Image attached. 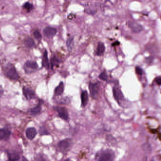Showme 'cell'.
Segmentation results:
<instances>
[{
  "mask_svg": "<svg viewBox=\"0 0 161 161\" xmlns=\"http://www.w3.org/2000/svg\"><path fill=\"white\" fill-rule=\"evenodd\" d=\"M4 73L8 78L12 80H18L19 76L13 65L8 64L4 67Z\"/></svg>",
  "mask_w": 161,
  "mask_h": 161,
  "instance_id": "cell-1",
  "label": "cell"
},
{
  "mask_svg": "<svg viewBox=\"0 0 161 161\" xmlns=\"http://www.w3.org/2000/svg\"><path fill=\"white\" fill-rule=\"evenodd\" d=\"M115 158V155L114 152L111 149L102 151L97 155L98 161H113Z\"/></svg>",
  "mask_w": 161,
  "mask_h": 161,
  "instance_id": "cell-2",
  "label": "cell"
},
{
  "mask_svg": "<svg viewBox=\"0 0 161 161\" xmlns=\"http://www.w3.org/2000/svg\"><path fill=\"white\" fill-rule=\"evenodd\" d=\"M38 66L35 61H28L25 62L24 68L26 73H34L36 70L38 68Z\"/></svg>",
  "mask_w": 161,
  "mask_h": 161,
  "instance_id": "cell-3",
  "label": "cell"
},
{
  "mask_svg": "<svg viewBox=\"0 0 161 161\" xmlns=\"http://www.w3.org/2000/svg\"><path fill=\"white\" fill-rule=\"evenodd\" d=\"M89 89L90 91V96L93 99H97L98 93H99V87L98 86L97 83H89Z\"/></svg>",
  "mask_w": 161,
  "mask_h": 161,
  "instance_id": "cell-4",
  "label": "cell"
},
{
  "mask_svg": "<svg viewBox=\"0 0 161 161\" xmlns=\"http://www.w3.org/2000/svg\"><path fill=\"white\" fill-rule=\"evenodd\" d=\"M128 25L135 33H140L143 30V27L135 22L129 21L128 22Z\"/></svg>",
  "mask_w": 161,
  "mask_h": 161,
  "instance_id": "cell-5",
  "label": "cell"
},
{
  "mask_svg": "<svg viewBox=\"0 0 161 161\" xmlns=\"http://www.w3.org/2000/svg\"><path fill=\"white\" fill-rule=\"evenodd\" d=\"M23 95L27 100L34 99L36 97V94L32 89L28 87H24L23 88Z\"/></svg>",
  "mask_w": 161,
  "mask_h": 161,
  "instance_id": "cell-6",
  "label": "cell"
},
{
  "mask_svg": "<svg viewBox=\"0 0 161 161\" xmlns=\"http://www.w3.org/2000/svg\"><path fill=\"white\" fill-rule=\"evenodd\" d=\"M59 116L62 119L67 121L68 119V113L67 109L63 107L58 106L56 108Z\"/></svg>",
  "mask_w": 161,
  "mask_h": 161,
  "instance_id": "cell-7",
  "label": "cell"
},
{
  "mask_svg": "<svg viewBox=\"0 0 161 161\" xmlns=\"http://www.w3.org/2000/svg\"><path fill=\"white\" fill-rule=\"evenodd\" d=\"M57 29L51 27H46L43 30L44 35L48 38H52L56 35Z\"/></svg>",
  "mask_w": 161,
  "mask_h": 161,
  "instance_id": "cell-8",
  "label": "cell"
},
{
  "mask_svg": "<svg viewBox=\"0 0 161 161\" xmlns=\"http://www.w3.org/2000/svg\"><path fill=\"white\" fill-rule=\"evenodd\" d=\"M72 141L70 139L62 140L58 143V146L60 149L64 151L68 149L71 145Z\"/></svg>",
  "mask_w": 161,
  "mask_h": 161,
  "instance_id": "cell-9",
  "label": "cell"
},
{
  "mask_svg": "<svg viewBox=\"0 0 161 161\" xmlns=\"http://www.w3.org/2000/svg\"><path fill=\"white\" fill-rule=\"evenodd\" d=\"M113 95L115 99L118 102L123 100L124 99V96L121 89L116 86L113 88Z\"/></svg>",
  "mask_w": 161,
  "mask_h": 161,
  "instance_id": "cell-10",
  "label": "cell"
},
{
  "mask_svg": "<svg viewBox=\"0 0 161 161\" xmlns=\"http://www.w3.org/2000/svg\"><path fill=\"white\" fill-rule=\"evenodd\" d=\"M37 133V131L34 128H29L26 130V136L30 140H33L36 137Z\"/></svg>",
  "mask_w": 161,
  "mask_h": 161,
  "instance_id": "cell-11",
  "label": "cell"
},
{
  "mask_svg": "<svg viewBox=\"0 0 161 161\" xmlns=\"http://www.w3.org/2000/svg\"><path fill=\"white\" fill-rule=\"evenodd\" d=\"M10 131L7 129H0V140H6L9 138Z\"/></svg>",
  "mask_w": 161,
  "mask_h": 161,
  "instance_id": "cell-12",
  "label": "cell"
},
{
  "mask_svg": "<svg viewBox=\"0 0 161 161\" xmlns=\"http://www.w3.org/2000/svg\"><path fill=\"white\" fill-rule=\"evenodd\" d=\"M81 105L83 107L86 106L88 101V95L86 90H84L81 94Z\"/></svg>",
  "mask_w": 161,
  "mask_h": 161,
  "instance_id": "cell-13",
  "label": "cell"
},
{
  "mask_svg": "<svg viewBox=\"0 0 161 161\" xmlns=\"http://www.w3.org/2000/svg\"><path fill=\"white\" fill-rule=\"evenodd\" d=\"M42 65L43 67L46 69H48L50 67L49 62L48 58V53L46 50L44 51V53L43 57L42 59Z\"/></svg>",
  "mask_w": 161,
  "mask_h": 161,
  "instance_id": "cell-14",
  "label": "cell"
},
{
  "mask_svg": "<svg viewBox=\"0 0 161 161\" xmlns=\"http://www.w3.org/2000/svg\"><path fill=\"white\" fill-rule=\"evenodd\" d=\"M105 46L104 44L102 42H99L98 44L97 47V56H101L102 55H103L105 51Z\"/></svg>",
  "mask_w": 161,
  "mask_h": 161,
  "instance_id": "cell-15",
  "label": "cell"
},
{
  "mask_svg": "<svg viewBox=\"0 0 161 161\" xmlns=\"http://www.w3.org/2000/svg\"><path fill=\"white\" fill-rule=\"evenodd\" d=\"M64 89V86L63 82H61L59 85L55 89V93L56 95H60L63 93Z\"/></svg>",
  "mask_w": 161,
  "mask_h": 161,
  "instance_id": "cell-16",
  "label": "cell"
},
{
  "mask_svg": "<svg viewBox=\"0 0 161 161\" xmlns=\"http://www.w3.org/2000/svg\"><path fill=\"white\" fill-rule=\"evenodd\" d=\"M24 44L26 47L29 49L33 48L35 46L34 41L31 37H28L24 41Z\"/></svg>",
  "mask_w": 161,
  "mask_h": 161,
  "instance_id": "cell-17",
  "label": "cell"
},
{
  "mask_svg": "<svg viewBox=\"0 0 161 161\" xmlns=\"http://www.w3.org/2000/svg\"><path fill=\"white\" fill-rule=\"evenodd\" d=\"M9 161H17L19 160L20 156L18 153H8Z\"/></svg>",
  "mask_w": 161,
  "mask_h": 161,
  "instance_id": "cell-18",
  "label": "cell"
},
{
  "mask_svg": "<svg viewBox=\"0 0 161 161\" xmlns=\"http://www.w3.org/2000/svg\"><path fill=\"white\" fill-rule=\"evenodd\" d=\"M42 110V107L40 104L37 105V106L35 107L34 108L31 109V113L33 115H37L40 113Z\"/></svg>",
  "mask_w": 161,
  "mask_h": 161,
  "instance_id": "cell-19",
  "label": "cell"
},
{
  "mask_svg": "<svg viewBox=\"0 0 161 161\" xmlns=\"http://www.w3.org/2000/svg\"><path fill=\"white\" fill-rule=\"evenodd\" d=\"M66 44H67V47L69 51L73 49L74 46V38L73 37L68 38L66 42Z\"/></svg>",
  "mask_w": 161,
  "mask_h": 161,
  "instance_id": "cell-20",
  "label": "cell"
},
{
  "mask_svg": "<svg viewBox=\"0 0 161 161\" xmlns=\"http://www.w3.org/2000/svg\"><path fill=\"white\" fill-rule=\"evenodd\" d=\"M60 61L59 59L57 58V57H53L51 59V64L52 68H53L55 66H56L57 65L60 64Z\"/></svg>",
  "mask_w": 161,
  "mask_h": 161,
  "instance_id": "cell-21",
  "label": "cell"
},
{
  "mask_svg": "<svg viewBox=\"0 0 161 161\" xmlns=\"http://www.w3.org/2000/svg\"><path fill=\"white\" fill-rule=\"evenodd\" d=\"M23 8L26 10H27L28 11H30L33 8V6L31 3L29 2L26 3L23 6Z\"/></svg>",
  "mask_w": 161,
  "mask_h": 161,
  "instance_id": "cell-22",
  "label": "cell"
},
{
  "mask_svg": "<svg viewBox=\"0 0 161 161\" xmlns=\"http://www.w3.org/2000/svg\"><path fill=\"white\" fill-rule=\"evenodd\" d=\"M99 79L103 81H106L108 79V75L105 72L101 73L99 76Z\"/></svg>",
  "mask_w": 161,
  "mask_h": 161,
  "instance_id": "cell-23",
  "label": "cell"
},
{
  "mask_svg": "<svg viewBox=\"0 0 161 161\" xmlns=\"http://www.w3.org/2000/svg\"><path fill=\"white\" fill-rule=\"evenodd\" d=\"M33 34H34V36L35 37L37 40H40L42 38V35L41 34L39 31L37 30L34 31V32L33 33Z\"/></svg>",
  "mask_w": 161,
  "mask_h": 161,
  "instance_id": "cell-24",
  "label": "cell"
},
{
  "mask_svg": "<svg viewBox=\"0 0 161 161\" xmlns=\"http://www.w3.org/2000/svg\"><path fill=\"white\" fill-rule=\"evenodd\" d=\"M135 70H136V72L138 75H140V76H142L143 75V70L142 68L140 67V66H137Z\"/></svg>",
  "mask_w": 161,
  "mask_h": 161,
  "instance_id": "cell-25",
  "label": "cell"
},
{
  "mask_svg": "<svg viewBox=\"0 0 161 161\" xmlns=\"http://www.w3.org/2000/svg\"><path fill=\"white\" fill-rule=\"evenodd\" d=\"M39 132L41 135H47V134H48V132H47V130L43 127H41L39 129Z\"/></svg>",
  "mask_w": 161,
  "mask_h": 161,
  "instance_id": "cell-26",
  "label": "cell"
},
{
  "mask_svg": "<svg viewBox=\"0 0 161 161\" xmlns=\"http://www.w3.org/2000/svg\"><path fill=\"white\" fill-rule=\"evenodd\" d=\"M155 82L157 83V85L160 86L161 84V76L157 77L155 79Z\"/></svg>",
  "mask_w": 161,
  "mask_h": 161,
  "instance_id": "cell-27",
  "label": "cell"
},
{
  "mask_svg": "<svg viewBox=\"0 0 161 161\" xmlns=\"http://www.w3.org/2000/svg\"><path fill=\"white\" fill-rule=\"evenodd\" d=\"M3 90L1 86H0V97H1V95H3Z\"/></svg>",
  "mask_w": 161,
  "mask_h": 161,
  "instance_id": "cell-28",
  "label": "cell"
},
{
  "mask_svg": "<svg viewBox=\"0 0 161 161\" xmlns=\"http://www.w3.org/2000/svg\"><path fill=\"white\" fill-rule=\"evenodd\" d=\"M23 161H28V160H27V159L25 158L24 157H23Z\"/></svg>",
  "mask_w": 161,
  "mask_h": 161,
  "instance_id": "cell-29",
  "label": "cell"
},
{
  "mask_svg": "<svg viewBox=\"0 0 161 161\" xmlns=\"http://www.w3.org/2000/svg\"><path fill=\"white\" fill-rule=\"evenodd\" d=\"M64 161H73L72 160H70V159H67L66 160H65Z\"/></svg>",
  "mask_w": 161,
  "mask_h": 161,
  "instance_id": "cell-30",
  "label": "cell"
}]
</instances>
